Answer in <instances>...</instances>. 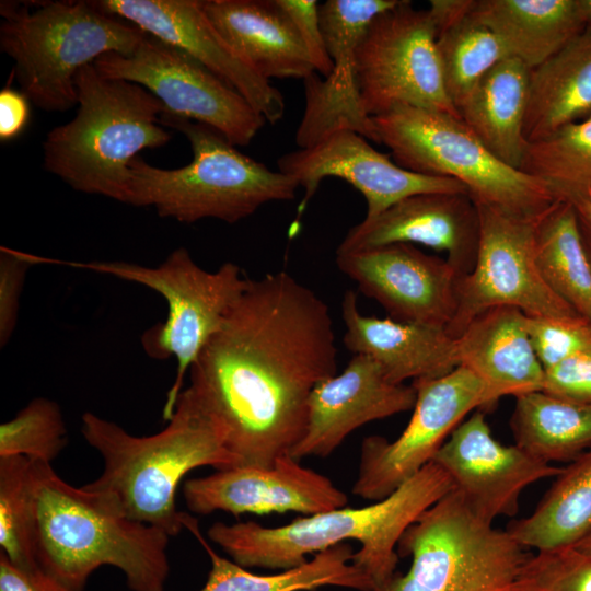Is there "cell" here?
<instances>
[{
    "mask_svg": "<svg viewBox=\"0 0 591 591\" xmlns=\"http://www.w3.org/2000/svg\"><path fill=\"white\" fill-rule=\"evenodd\" d=\"M326 302L287 271L250 282L189 369V387L240 465L271 467L308 425L314 387L337 372Z\"/></svg>",
    "mask_w": 591,
    "mask_h": 591,
    "instance_id": "1",
    "label": "cell"
},
{
    "mask_svg": "<svg viewBox=\"0 0 591 591\" xmlns=\"http://www.w3.org/2000/svg\"><path fill=\"white\" fill-rule=\"evenodd\" d=\"M452 489L449 474L431 461L389 497L367 507L304 515L277 528L253 521L215 522L207 535L240 566L279 571L305 564L311 554L355 540L360 548L352 563L369 578L372 591H391L398 576L402 535Z\"/></svg>",
    "mask_w": 591,
    "mask_h": 591,
    "instance_id": "2",
    "label": "cell"
},
{
    "mask_svg": "<svg viewBox=\"0 0 591 591\" xmlns=\"http://www.w3.org/2000/svg\"><path fill=\"white\" fill-rule=\"evenodd\" d=\"M167 421L154 434L134 436L114 421L84 413L81 433L104 462L102 474L84 487L123 517L176 536L189 518L176 506L184 476L200 466L224 470L240 461L189 386L181 392Z\"/></svg>",
    "mask_w": 591,
    "mask_h": 591,
    "instance_id": "3",
    "label": "cell"
},
{
    "mask_svg": "<svg viewBox=\"0 0 591 591\" xmlns=\"http://www.w3.org/2000/svg\"><path fill=\"white\" fill-rule=\"evenodd\" d=\"M34 466L36 556L46 573L83 591L91 573L108 565L123 571L131 591H164L171 536L117 513L97 493L68 484L50 464Z\"/></svg>",
    "mask_w": 591,
    "mask_h": 591,
    "instance_id": "4",
    "label": "cell"
},
{
    "mask_svg": "<svg viewBox=\"0 0 591 591\" xmlns=\"http://www.w3.org/2000/svg\"><path fill=\"white\" fill-rule=\"evenodd\" d=\"M77 114L44 141V166L74 190L129 204L130 161L166 144L165 107L143 86L102 76L93 63L76 76Z\"/></svg>",
    "mask_w": 591,
    "mask_h": 591,
    "instance_id": "5",
    "label": "cell"
},
{
    "mask_svg": "<svg viewBox=\"0 0 591 591\" xmlns=\"http://www.w3.org/2000/svg\"><path fill=\"white\" fill-rule=\"evenodd\" d=\"M160 121L186 137L193 160L166 170L134 158L128 205L151 206L161 218L183 223L217 219L234 224L265 204L296 198L293 178L241 153L216 129L165 109Z\"/></svg>",
    "mask_w": 591,
    "mask_h": 591,
    "instance_id": "6",
    "label": "cell"
},
{
    "mask_svg": "<svg viewBox=\"0 0 591 591\" xmlns=\"http://www.w3.org/2000/svg\"><path fill=\"white\" fill-rule=\"evenodd\" d=\"M0 13V50L21 92L46 112L78 105V71L107 53L131 54L146 35L93 1L2 2Z\"/></svg>",
    "mask_w": 591,
    "mask_h": 591,
    "instance_id": "7",
    "label": "cell"
},
{
    "mask_svg": "<svg viewBox=\"0 0 591 591\" xmlns=\"http://www.w3.org/2000/svg\"><path fill=\"white\" fill-rule=\"evenodd\" d=\"M371 118L397 165L456 179L477 205L535 217L556 201L545 183L497 159L461 117L399 104Z\"/></svg>",
    "mask_w": 591,
    "mask_h": 591,
    "instance_id": "8",
    "label": "cell"
},
{
    "mask_svg": "<svg viewBox=\"0 0 591 591\" xmlns=\"http://www.w3.org/2000/svg\"><path fill=\"white\" fill-rule=\"evenodd\" d=\"M38 264L63 265L139 283L161 294L167 315L143 332L141 346L148 357L176 360V376L166 394L163 419L169 420L181 394L185 374L210 337L245 291L250 278L231 262L209 271L188 250L177 247L158 266L121 260L73 262L37 257Z\"/></svg>",
    "mask_w": 591,
    "mask_h": 591,
    "instance_id": "9",
    "label": "cell"
},
{
    "mask_svg": "<svg viewBox=\"0 0 591 591\" xmlns=\"http://www.w3.org/2000/svg\"><path fill=\"white\" fill-rule=\"evenodd\" d=\"M397 553L412 565L391 591H502L532 556L507 530L478 518L455 488L404 532Z\"/></svg>",
    "mask_w": 591,
    "mask_h": 591,
    "instance_id": "10",
    "label": "cell"
},
{
    "mask_svg": "<svg viewBox=\"0 0 591 591\" xmlns=\"http://www.w3.org/2000/svg\"><path fill=\"white\" fill-rule=\"evenodd\" d=\"M355 70L369 117L399 104L460 117L444 89L432 18L408 0L372 21L356 49Z\"/></svg>",
    "mask_w": 591,
    "mask_h": 591,
    "instance_id": "11",
    "label": "cell"
},
{
    "mask_svg": "<svg viewBox=\"0 0 591 591\" xmlns=\"http://www.w3.org/2000/svg\"><path fill=\"white\" fill-rule=\"evenodd\" d=\"M477 207V257L472 271L457 279L456 310L448 334L457 338L472 320L498 306L517 308L528 316H581L547 286L536 265L535 232L542 213L523 217Z\"/></svg>",
    "mask_w": 591,
    "mask_h": 591,
    "instance_id": "12",
    "label": "cell"
},
{
    "mask_svg": "<svg viewBox=\"0 0 591 591\" xmlns=\"http://www.w3.org/2000/svg\"><path fill=\"white\" fill-rule=\"evenodd\" d=\"M93 65L106 78L143 86L166 112L209 126L234 146H247L266 123L236 90L184 50L150 34L131 54L107 53Z\"/></svg>",
    "mask_w": 591,
    "mask_h": 591,
    "instance_id": "13",
    "label": "cell"
},
{
    "mask_svg": "<svg viewBox=\"0 0 591 591\" xmlns=\"http://www.w3.org/2000/svg\"><path fill=\"white\" fill-rule=\"evenodd\" d=\"M412 384L416 403L398 438L392 442L381 436L363 439L354 495L373 501L385 499L432 461L470 413L496 404L486 385L464 366Z\"/></svg>",
    "mask_w": 591,
    "mask_h": 591,
    "instance_id": "14",
    "label": "cell"
},
{
    "mask_svg": "<svg viewBox=\"0 0 591 591\" xmlns=\"http://www.w3.org/2000/svg\"><path fill=\"white\" fill-rule=\"evenodd\" d=\"M399 1L327 0L320 4V24L333 70L326 78L313 72L303 80L305 106L296 132L299 148L312 147L343 129L379 143L373 120L361 106L355 56L372 21Z\"/></svg>",
    "mask_w": 591,
    "mask_h": 591,
    "instance_id": "15",
    "label": "cell"
},
{
    "mask_svg": "<svg viewBox=\"0 0 591 591\" xmlns=\"http://www.w3.org/2000/svg\"><path fill=\"white\" fill-rule=\"evenodd\" d=\"M278 171L304 188L298 208L300 217L326 177H338L357 190L367 202L364 219H372L401 199L421 193H468L459 181L405 170L390 155L370 146L360 134L343 129L309 148L285 153Z\"/></svg>",
    "mask_w": 591,
    "mask_h": 591,
    "instance_id": "16",
    "label": "cell"
},
{
    "mask_svg": "<svg viewBox=\"0 0 591 591\" xmlns=\"http://www.w3.org/2000/svg\"><path fill=\"white\" fill-rule=\"evenodd\" d=\"M338 269L387 317L447 328L456 310L459 276L450 263L412 244L336 252Z\"/></svg>",
    "mask_w": 591,
    "mask_h": 591,
    "instance_id": "17",
    "label": "cell"
},
{
    "mask_svg": "<svg viewBox=\"0 0 591 591\" xmlns=\"http://www.w3.org/2000/svg\"><path fill=\"white\" fill-rule=\"evenodd\" d=\"M432 461L449 474L468 508L488 523L515 517L525 487L563 471L517 444L497 441L480 409L453 430Z\"/></svg>",
    "mask_w": 591,
    "mask_h": 591,
    "instance_id": "18",
    "label": "cell"
},
{
    "mask_svg": "<svg viewBox=\"0 0 591 591\" xmlns=\"http://www.w3.org/2000/svg\"><path fill=\"white\" fill-rule=\"evenodd\" d=\"M186 507L193 513L215 511L269 514L294 511L304 515L322 513L348 503L347 495L332 480L304 467L290 454L271 467L237 465L184 483Z\"/></svg>",
    "mask_w": 591,
    "mask_h": 591,
    "instance_id": "19",
    "label": "cell"
},
{
    "mask_svg": "<svg viewBox=\"0 0 591 591\" xmlns=\"http://www.w3.org/2000/svg\"><path fill=\"white\" fill-rule=\"evenodd\" d=\"M101 10L131 23L196 59L236 90L270 124L286 111L285 99L222 38L199 0H96Z\"/></svg>",
    "mask_w": 591,
    "mask_h": 591,
    "instance_id": "20",
    "label": "cell"
},
{
    "mask_svg": "<svg viewBox=\"0 0 591 591\" xmlns=\"http://www.w3.org/2000/svg\"><path fill=\"white\" fill-rule=\"evenodd\" d=\"M479 236V211L468 193H421L350 228L336 252L417 243L447 252L460 278L475 265Z\"/></svg>",
    "mask_w": 591,
    "mask_h": 591,
    "instance_id": "21",
    "label": "cell"
},
{
    "mask_svg": "<svg viewBox=\"0 0 591 591\" xmlns=\"http://www.w3.org/2000/svg\"><path fill=\"white\" fill-rule=\"evenodd\" d=\"M416 390L391 382L370 357L354 355L339 374L320 382L308 402V425L290 455L326 457L356 429L414 408Z\"/></svg>",
    "mask_w": 591,
    "mask_h": 591,
    "instance_id": "22",
    "label": "cell"
},
{
    "mask_svg": "<svg viewBox=\"0 0 591 591\" xmlns=\"http://www.w3.org/2000/svg\"><path fill=\"white\" fill-rule=\"evenodd\" d=\"M341 317L345 347L373 359L393 383L436 379L459 366L456 339L445 328L363 315L352 290L344 294Z\"/></svg>",
    "mask_w": 591,
    "mask_h": 591,
    "instance_id": "23",
    "label": "cell"
},
{
    "mask_svg": "<svg viewBox=\"0 0 591 591\" xmlns=\"http://www.w3.org/2000/svg\"><path fill=\"white\" fill-rule=\"evenodd\" d=\"M456 339L459 366L471 370L497 403L543 391L545 370L531 344L525 314L498 306L476 316Z\"/></svg>",
    "mask_w": 591,
    "mask_h": 591,
    "instance_id": "24",
    "label": "cell"
},
{
    "mask_svg": "<svg viewBox=\"0 0 591 591\" xmlns=\"http://www.w3.org/2000/svg\"><path fill=\"white\" fill-rule=\"evenodd\" d=\"M199 2L229 46L266 80H304L315 72L296 27L275 0Z\"/></svg>",
    "mask_w": 591,
    "mask_h": 591,
    "instance_id": "25",
    "label": "cell"
},
{
    "mask_svg": "<svg viewBox=\"0 0 591 591\" xmlns=\"http://www.w3.org/2000/svg\"><path fill=\"white\" fill-rule=\"evenodd\" d=\"M591 117V26L530 71L523 136L538 141Z\"/></svg>",
    "mask_w": 591,
    "mask_h": 591,
    "instance_id": "26",
    "label": "cell"
},
{
    "mask_svg": "<svg viewBox=\"0 0 591 591\" xmlns=\"http://www.w3.org/2000/svg\"><path fill=\"white\" fill-rule=\"evenodd\" d=\"M531 69L508 57L477 82L459 107L464 124L501 162L520 170L528 142L523 136Z\"/></svg>",
    "mask_w": 591,
    "mask_h": 591,
    "instance_id": "27",
    "label": "cell"
},
{
    "mask_svg": "<svg viewBox=\"0 0 591 591\" xmlns=\"http://www.w3.org/2000/svg\"><path fill=\"white\" fill-rule=\"evenodd\" d=\"M471 16L489 27L510 57L530 69L587 26L577 0H476Z\"/></svg>",
    "mask_w": 591,
    "mask_h": 591,
    "instance_id": "28",
    "label": "cell"
},
{
    "mask_svg": "<svg viewBox=\"0 0 591 591\" xmlns=\"http://www.w3.org/2000/svg\"><path fill=\"white\" fill-rule=\"evenodd\" d=\"M210 557L211 569L198 591H312L322 587H341L372 591L369 578L352 563V547L340 543L314 555L305 564L273 575H257L217 554L198 531L190 517L185 524Z\"/></svg>",
    "mask_w": 591,
    "mask_h": 591,
    "instance_id": "29",
    "label": "cell"
},
{
    "mask_svg": "<svg viewBox=\"0 0 591 591\" xmlns=\"http://www.w3.org/2000/svg\"><path fill=\"white\" fill-rule=\"evenodd\" d=\"M525 548H572L591 533V449L556 476L535 510L506 529Z\"/></svg>",
    "mask_w": 591,
    "mask_h": 591,
    "instance_id": "30",
    "label": "cell"
},
{
    "mask_svg": "<svg viewBox=\"0 0 591 591\" xmlns=\"http://www.w3.org/2000/svg\"><path fill=\"white\" fill-rule=\"evenodd\" d=\"M510 428L518 447L547 463L591 449V403L536 391L515 397Z\"/></svg>",
    "mask_w": 591,
    "mask_h": 591,
    "instance_id": "31",
    "label": "cell"
},
{
    "mask_svg": "<svg viewBox=\"0 0 591 591\" xmlns=\"http://www.w3.org/2000/svg\"><path fill=\"white\" fill-rule=\"evenodd\" d=\"M535 260L547 286L591 321V264L570 201L556 200L541 215Z\"/></svg>",
    "mask_w": 591,
    "mask_h": 591,
    "instance_id": "32",
    "label": "cell"
},
{
    "mask_svg": "<svg viewBox=\"0 0 591 591\" xmlns=\"http://www.w3.org/2000/svg\"><path fill=\"white\" fill-rule=\"evenodd\" d=\"M520 171L545 183L556 200H591V117L528 143Z\"/></svg>",
    "mask_w": 591,
    "mask_h": 591,
    "instance_id": "33",
    "label": "cell"
},
{
    "mask_svg": "<svg viewBox=\"0 0 591 591\" xmlns=\"http://www.w3.org/2000/svg\"><path fill=\"white\" fill-rule=\"evenodd\" d=\"M0 546L20 569H42L36 556L35 466L25 456L0 457Z\"/></svg>",
    "mask_w": 591,
    "mask_h": 591,
    "instance_id": "34",
    "label": "cell"
},
{
    "mask_svg": "<svg viewBox=\"0 0 591 591\" xmlns=\"http://www.w3.org/2000/svg\"><path fill=\"white\" fill-rule=\"evenodd\" d=\"M437 49L444 89L456 109L485 73L510 57L497 35L471 14L438 34Z\"/></svg>",
    "mask_w": 591,
    "mask_h": 591,
    "instance_id": "35",
    "label": "cell"
},
{
    "mask_svg": "<svg viewBox=\"0 0 591 591\" xmlns=\"http://www.w3.org/2000/svg\"><path fill=\"white\" fill-rule=\"evenodd\" d=\"M67 444V428L59 405L36 397L0 425V457L25 456L50 464Z\"/></svg>",
    "mask_w": 591,
    "mask_h": 591,
    "instance_id": "36",
    "label": "cell"
},
{
    "mask_svg": "<svg viewBox=\"0 0 591 591\" xmlns=\"http://www.w3.org/2000/svg\"><path fill=\"white\" fill-rule=\"evenodd\" d=\"M526 331L544 370L591 349V321L525 315Z\"/></svg>",
    "mask_w": 591,
    "mask_h": 591,
    "instance_id": "37",
    "label": "cell"
},
{
    "mask_svg": "<svg viewBox=\"0 0 591 591\" xmlns=\"http://www.w3.org/2000/svg\"><path fill=\"white\" fill-rule=\"evenodd\" d=\"M520 578L538 591H591V557L575 548L537 552Z\"/></svg>",
    "mask_w": 591,
    "mask_h": 591,
    "instance_id": "38",
    "label": "cell"
},
{
    "mask_svg": "<svg viewBox=\"0 0 591 591\" xmlns=\"http://www.w3.org/2000/svg\"><path fill=\"white\" fill-rule=\"evenodd\" d=\"M34 263L30 253L0 247V347L4 348L16 327L20 299L26 274Z\"/></svg>",
    "mask_w": 591,
    "mask_h": 591,
    "instance_id": "39",
    "label": "cell"
},
{
    "mask_svg": "<svg viewBox=\"0 0 591 591\" xmlns=\"http://www.w3.org/2000/svg\"><path fill=\"white\" fill-rule=\"evenodd\" d=\"M296 27L309 54L314 71L326 78L333 70L320 24L318 2L315 0H275Z\"/></svg>",
    "mask_w": 591,
    "mask_h": 591,
    "instance_id": "40",
    "label": "cell"
},
{
    "mask_svg": "<svg viewBox=\"0 0 591 591\" xmlns=\"http://www.w3.org/2000/svg\"><path fill=\"white\" fill-rule=\"evenodd\" d=\"M543 391L563 398L591 403V349L545 370Z\"/></svg>",
    "mask_w": 591,
    "mask_h": 591,
    "instance_id": "41",
    "label": "cell"
},
{
    "mask_svg": "<svg viewBox=\"0 0 591 591\" xmlns=\"http://www.w3.org/2000/svg\"><path fill=\"white\" fill-rule=\"evenodd\" d=\"M0 591H72L43 569L25 571L0 552Z\"/></svg>",
    "mask_w": 591,
    "mask_h": 591,
    "instance_id": "42",
    "label": "cell"
},
{
    "mask_svg": "<svg viewBox=\"0 0 591 591\" xmlns=\"http://www.w3.org/2000/svg\"><path fill=\"white\" fill-rule=\"evenodd\" d=\"M28 100L10 88L0 91V139L15 138L24 129L30 115Z\"/></svg>",
    "mask_w": 591,
    "mask_h": 591,
    "instance_id": "43",
    "label": "cell"
},
{
    "mask_svg": "<svg viewBox=\"0 0 591 591\" xmlns=\"http://www.w3.org/2000/svg\"><path fill=\"white\" fill-rule=\"evenodd\" d=\"M475 2L476 0H430L428 11L434 23L437 36L466 19Z\"/></svg>",
    "mask_w": 591,
    "mask_h": 591,
    "instance_id": "44",
    "label": "cell"
},
{
    "mask_svg": "<svg viewBox=\"0 0 591 591\" xmlns=\"http://www.w3.org/2000/svg\"><path fill=\"white\" fill-rule=\"evenodd\" d=\"M570 202L573 205L582 243L591 264V200L577 198Z\"/></svg>",
    "mask_w": 591,
    "mask_h": 591,
    "instance_id": "45",
    "label": "cell"
},
{
    "mask_svg": "<svg viewBox=\"0 0 591 591\" xmlns=\"http://www.w3.org/2000/svg\"><path fill=\"white\" fill-rule=\"evenodd\" d=\"M580 14L587 26H591V0H577Z\"/></svg>",
    "mask_w": 591,
    "mask_h": 591,
    "instance_id": "46",
    "label": "cell"
},
{
    "mask_svg": "<svg viewBox=\"0 0 591 591\" xmlns=\"http://www.w3.org/2000/svg\"><path fill=\"white\" fill-rule=\"evenodd\" d=\"M572 548L588 557H591V533Z\"/></svg>",
    "mask_w": 591,
    "mask_h": 591,
    "instance_id": "47",
    "label": "cell"
},
{
    "mask_svg": "<svg viewBox=\"0 0 591 591\" xmlns=\"http://www.w3.org/2000/svg\"><path fill=\"white\" fill-rule=\"evenodd\" d=\"M502 591H538L530 583L525 582L521 578H519L518 582H515L512 587L502 590Z\"/></svg>",
    "mask_w": 591,
    "mask_h": 591,
    "instance_id": "48",
    "label": "cell"
}]
</instances>
